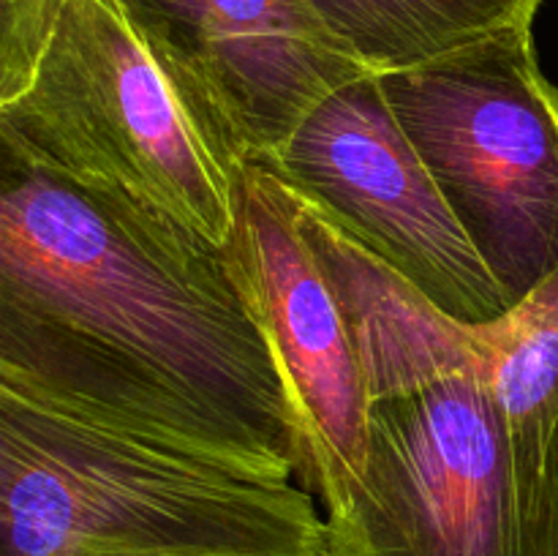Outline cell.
Segmentation results:
<instances>
[{
	"mask_svg": "<svg viewBox=\"0 0 558 556\" xmlns=\"http://www.w3.org/2000/svg\"><path fill=\"white\" fill-rule=\"evenodd\" d=\"M0 385L234 474L298 434L227 245L0 147Z\"/></svg>",
	"mask_w": 558,
	"mask_h": 556,
	"instance_id": "1",
	"label": "cell"
},
{
	"mask_svg": "<svg viewBox=\"0 0 558 556\" xmlns=\"http://www.w3.org/2000/svg\"><path fill=\"white\" fill-rule=\"evenodd\" d=\"M0 147L221 249L251 161L216 90L131 0H0Z\"/></svg>",
	"mask_w": 558,
	"mask_h": 556,
	"instance_id": "2",
	"label": "cell"
},
{
	"mask_svg": "<svg viewBox=\"0 0 558 556\" xmlns=\"http://www.w3.org/2000/svg\"><path fill=\"white\" fill-rule=\"evenodd\" d=\"M311 491L245 478L0 385V556H322Z\"/></svg>",
	"mask_w": 558,
	"mask_h": 556,
	"instance_id": "3",
	"label": "cell"
},
{
	"mask_svg": "<svg viewBox=\"0 0 558 556\" xmlns=\"http://www.w3.org/2000/svg\"><path fill=\"white\" fill-rule=\"evenodd\" d=\"M379 80L474 249L521 303L558 270V85L532 27Z\"/></svg>",
	"mask_w": 558,
	"mask_h": 556,
	"instance_id": "4",
	"label": "cell"
},
{
	"mask_svg": "<svg viewBox=\"0 0 558 556\" xmlns=\"http://www.w3.org/2000/svg\"><path fill=\"white\" fill-rule=\"evenodd\" d=\"M327 521L357 556H550L523 510L501 403L477 374L371 398L363 474Z\"/></svg>",
	"mask_w": 558,
	"mask_h": 556,
	"instance_id": "5",
	"label": "cell"
},
{
	"mask_svg": "<svg viewBox=\"0 0 558 556\" xmlns=\"http://www.w3.org/2000/svg\"><path fill=\"white\" fill-rule=\"evenodd\" d=\"M259 164L456 319L512 309L374 71L330 93Z\"/></svg>",
	"mask_w": 558,
	"mask_h": 556,
	"instance_id": "6",
	"label": "cell"
},
{
	"mask_svg": "<svg viewBox=\"0 0 558 556\" xmlns=\"http://www.w3.org/2000/svg\"><path fill=\"white\" fill-rule=\"evenodd\" d=\"M227 254L267 338L298 434V483L325 516L360 483L371 396L347 311L300 223L292 185L248 161Z\"/></svg>",
	"mask_w": 558,
	"mask_h": 556,
	"instance_id": "7",
	"label": "cell"
},
{
	"mask_svg": "<svg viewBox=\"0 0 558 556\" xmlns=\"http://www.w3.org/2000/svg\"><path fill=\"white\" fill-rule=\"evenodd\" d=\"M216 90L262 161L338 87L368 74L311 0H131Z\"/></svg>",
	"mask_w": 558,
	"mask_h": 556,
	"instance_id": "8",
	"label": "cell"
},
{
	"mask_svg": "<svg viewBox=\"0 0 558 556\" xmlns=\"http://www.w3.org/2000/svg\"><path fill=\"white\" fill-rule=\"evenodd\" d=\"M472 330V368L507 418L523 510L558 556V270Z\"/></svg>",
	"mask_w": 558,
	"mask_h": 556,
	"instance_id": "9",
	"label": "cell"
},
{
	"mask_svg": "<svg viewBox=\"0 0 558 556\" xmlns=\"http://www.w3.org/2000/svg\"><path fill=\"white\" fill-rule=\"evenodd\" d=\"M325 25L374 74L414 69L518 27L543 0H311Z\"/></svg>",
	"mask_w": 558,
	"mask_h": 556,
	"instance_id": "10",
	"label": "cell"
},
{
	"mask_svg": "<svg viewBox=\"0 0 558 556\" xmlns=\"http://www.w3.org/2000/svg\"><path fill=\"white\" fill-rule=\"evenodd\" d=\"M322 556H357V554H354V551L349 548V545L343 543V540L336 534V545H332L330 551H325V554H322Z\"/></svg>",
	"mask_w": 558,
	"mask_h": 556,
	"instance_id": "11",
	"label": "cell"
}]
</instances>
